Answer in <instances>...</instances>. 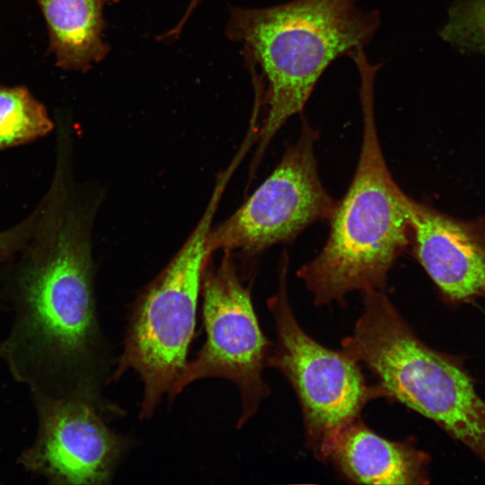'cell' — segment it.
I'll return each mask as SVG.
<instances>
[{
	"label": "cell",
	"mask_w": 485,
	"mask_h": 485,
	"mask_svg": "<svg viewBox=\"0 0 485 485\" xmlns=\"http://www.w3.org/2000/svg\"><path fill=\"white\" fill-rule=\"evenodd\" d=\"M21 275L11 331L0 357L32 394H92L87 369L98 326L86 228L64 215Z\"/></svg>",
	"instance_id": "1"
},
{
	"label": "cell",
	"mask_w": 485,
	"mask_h": 485,
	"mask_svg": "<svg viewBox=\"0 0 485 485\" xmlns=\"http://www.w3.org/2000/svg\"><path fill=\"white\" fill-rule=\"evenodd\" d=\"M357 0H292L263 8L229 7L225 33L241 43L249 66L260 69L265 116L256 166L278 131L301 114L319 79L337 58L365 48L381 25L378 11Z\"/></svg>",
	"instance_id": "2"
},
{
	"label": "cell",
	"mask_w": 485,
	"mask_h": 485,
	"mask_svg": "<svg viewBox=\"0 0 485 485\" xmlns=\"http://www.w3.org/2000/svg\"><path fill=\"white\" fill-rule=\"evenodd\" d=\"M353 62L363 120L357 165L329 218L323 248L297 272L316 305L344 304L345 296L357 290H384L390 269L411 241L410 197L393 180L377 134L375 85L382 64H372L365 53Z\"/></svg>",
	"instance_id": "3"
},
{
	"label": "cell",
	"mask_w": 485,
	"mask_h": 485,
	"mask_svg": "<svg viewBox=\"0 0 485 485\" xmlns=\"http://www.w3.org/2000/svg\"><path fill=\"white\" fill-rule=\"evenodd\" d=\"M363 294L364 312L341 351L364 363L388 397L435 421L485 462V401L460 358L423 343L384 290Z\"/></svg>",
	"instance_id": "4"
},
{
	"label": "cell",
	"mask_w": 485,
	"mask_h": 485,
	"mask_svg": "<svg viewBox=\"0 0 485 485\" xmlns=\"http://www.w3.org/2000/svg\"><path fill=\"white\" fill-rule=\"evenodd\" d=\"M236 166L217 176L194 230L166 267L148 285L130 316L124 349L112 379L135 370L144 384L140 419L150 418L185 366L193 337L205 269L212 253L207 239L225 188Z\"/></svg>",
	"instance_id": "5"
},
{
	"label": "cell",
	"mask_w": 485,
	"mask_h": 485,
	"mask_svg": "<svg viewBox=\"0 0 485 485\" xmlns=\"http://www.w3.org/2000/svg\"><path fill=\"white\" fill-rule=\"evenodd\" d=\"M280 262L278 288L268 300L278 337L268 364L292 384L302 407L307 446L316 458L327 460L339 434L359 418L366 404L388 395L381 385H367L357 361L304 331L289 304L286 251Z\"/></svg>",
	"instance_id": "6"
},
{
	"label": "cell",
	"mask_w": 485,
	"mask_h": 485,
	"mask_svg": "<svg viewBox=\"0 0 485 485\" xmlns=\"http://www.w3.org/2000/svg\"><path fill=\"white\" fill-rule=\"evenodd\" d=\"M203 319L207 340L196 357L186 363L169 392L172 399L199 379L220 377L240 392L242 428L258 410L269 389L262 371L270 352L252 305L251 293L239 275L234 255L224 251L219 264L205 269Z\"/></svg>",
	"instance_id": "7"
},
{
	"label": "cell",
	"mask_w": 485,
	"mask_h": 485,
	"mask_svg": "<svg viewBox=\"0 0 485 485\" xmlns=\"http://www.w3.org/2000/svg\"><path fill=\"white\" fill-rule=\"evenodd\" d=\"M297 141L285 152L268 178L226 220L211 228L210 252H239L246 257L293 240L305 227L329 219L337 201L324 189L314 144L318 131L302 117Z\"/></svg>",
	"instance_id": "8"
},
{
	"label": "cell",
	"mask_w": 485,
	"mask_h": 485,
	"mask_svg": "<svg viewBox=\"0 0 485 485\" xmlns=\"http://www.w3.org/2000/svg\"><path fill=\"white\" fill-rule=\"evenodd\" d=\"M32 395L39 428L19 463L51 484L107 483L122 440L102 419L93 395Z\"/></svg>",
	"instance_id": "9"
},
{
	"label": "cell",
	"mask_w": 485,
	"mask_h": 485,
	"mask_svg": "<svg viewBox=\"0 0 485 485\" xmlns=\"http://www.w3.org/2000/svg\"><path fill=\"white\" fill-rule=\"evenodd\" d=\"M414 255L444 297L484 295L485 219L462 221L409 198Z\"/></svg>",
	"instance_id": "10"
},
{
	"label": "cell",
	"mask_w": 485,
	"mask_h": 485,
	"mask_svg": "<svg viewBox=\"0 0 485 485\" xmlns=\"http://www.w3.org/2000/svg\"><path fill=\"white\" fill-rule=\"evenodd\" d=\"M329 459L357 483L427 484L429 456L411 445L387 440L357 419L336 438Z\"/></svg>",
	"instance_id": "11"
},
{
	"label": "cell",
	"mask_w": 485,
	"mask_h": 485,
	"mask_svg": "<svg viewBox=\"0 0 485 485\" xmlns=\"http://www.w3.org/2000/svg\"><path fill=\"white\" fill-rule=\"evenodd\" d=\"M45 19L49 51L65 71L86 73L110 50L103 10L119 0H36Z\"/></svg>",
	"instance_id": "12"
},
{
	"label": "cell",
	"mask_w": 485,
	"mask_h": 485,
	"mask_svg": "<svg viewBox=\"0 0 485 485\" xmlns=\"http://www.w3.org/2000/svg\"><path fill=\"white\" fill-rule=\"evenodd\" d=\"M45 106L23 85H0V149L19 146L52 130Z\"/></svg>",
	"instance_id": "13"
},
{
	"label": "cell",
	"mask_w": 485,
	"mask_h": 485,
	"mask_svg": "<svg viewBox=\"0 0 485 485\" xmlns=\"http://www.w3.org/2000/svg\"><path fill=\"white\" fill-rule=\"evenodd\" d=\"M439 35L463 52L485 56V0H456Z\"/></svg>",
	"instance_id": "14"
},
{
	"label": "cell",
	"mask_w": 485,
	"mask_h": 485,
	"mask_svg": "<svg viewBox=\"0 0 485 485\" xmlns=\"http://www.w3.org/2000/svg\"><path fill=\"white\" fill-rule=\"evenodd\" d=\"M30 225H22L15 229L0 233V265L10 258L28 234Z\"/></svg>",
	"instance_id": "15"
},
{
	"label": "cell",
	"mask_w": 485,
	"mask_h": 485,
	"mask_svg": "<svg viewBox=\"0 0 485 485\" xmlns=\"http://www.w3.org/2000/svg\"><path fill=\"white\" fill-rule=\"evenodd\" d=\"M201 1L202 0H190V1L187 9L185 10L182 17L178 22V23L173 28L170 29L169 31L163 33V36L165 39L175 40L180 36L185 24L188 22L190 17L191 16V14L193 13V12L200 4Z\"/></svg>",
	"instance_id": "16"
},
{
	"label": "cell",
	"mask_w": 485,
	"mask_h": 485,
	"mask_svg": "<svg viewBox=\"0 0 485 485\" xmlns=\"http://www.w3.org/2000/svg\"><path fill=\"white\" fill-rule=\"evenodd\" d=\"M484 295H485V287H484Z\"/></svg>",
	"instance_id": "17"
}]
</instances>
